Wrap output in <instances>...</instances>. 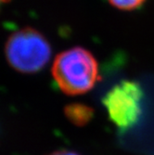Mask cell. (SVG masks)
I'll list each match as a JSON object with an SVG mask.
<instances>
[{"mask_svg":"<svg viewBox=\"0 0 154 155\" xmlns=\"http://www.w3.org/2000/svg\"><path fill=\"white\" fill-rule=\"evenodd\" d=\"M52 75L64 93L78 95L87 92L95 86L99 79V67L88 50L74 48L56 57Z\"/></svg>","mask_w":154,"mask_h":155,"instance_id":"obj_1","label":"cell"},{"mask_svg":"<svg viewBox=\"0 0 154 155\" xmlns=\"http://www.w3.org/2000/svg\"><path fill=\"white\" fill-rule=\"evenodd\" d=\"M8 62L18 72L36 73L51 57L48 40L33 28H24L12 34L5 46Z\"/></svg>","mask_w":154,"mask_h":155,"instance_id":"obj_2","label":"cell"},{"mask_svg":"<svg viewBox=\"0 0 154 155\" xmlns=\"http://www.w3.org/2000/svg\"><path fill=\"white\" fill-rule=\"evenodd\" d=\"M142 98L143 91L136 82L123 80L105 95L103 104L111 122L121 130H125L140 118Z\"/></svg>","mask_w":154,"mask_h":155,"instance_id":"obj_3","label":"cell"},{"mask_svg":"<svg viewBox=\"0 0 154 155\" xmlns=\"http://www.w3.org/2000/svg\"><path fill=\"white\" fill-rule=\"evenodd\" d=\"M68 118L76 124H84L92 116V110L81 104H73L66 108Z\"/></svg>","mask_w":154,"mask_h":155,"instance_id":"obj_4","label":"cell"},{"mask_svg":"<svg viewBox=\"0 0 154 155\" xmlns=\"http://www.w3.org/2000/svg\"><path fill=\"white\" fill-rule=\"evenodd\" d=\"M108 1L113 6L120 9L130 10L141 6L145 0H108Z\"/></svg>","mask_w":154,"mask_h":155,"instance_id":"obj_5","label":"cell"},{"mask_svg":"<svg viewBox=\"0 0 154 155\" xmlns=\"http://www.w3.org/2000/svg\"><path fill=\"white\" fill-rule=\"evenodd\" d=\"M52 155H77L74 152H71V151H67V150H61V151H57L53 153Z\"/></svg>","mask_w":154,"mask_h":155,"instance_id":"obj_6","label":"cell"},{"mask_svg":"<svg viewBox=\"0 0 154 155\" xmlns=\"http://www.w3.org/2000/svg\"><path fill=\"white\" fill-rule=\"evenodd\" d=\"M1 1L3 2V3H7V2H8L9 0H1Z\"/></svg>","mask_w":154,"mask_h":155,"instance_id":"obj_7","label":"cell"}]
</instances>
